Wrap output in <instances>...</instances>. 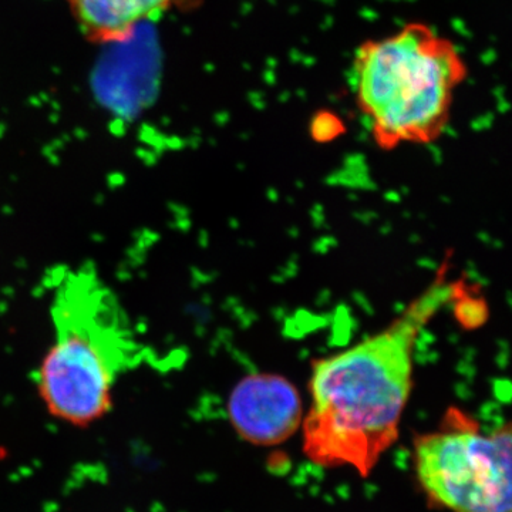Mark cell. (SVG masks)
<instances>
[{
	"label": "cell",
	"instance_id": "cell-3",
	"mask_svg": "<svg viewBox=\"0 0 512 512\" xmlns=\"http://www.w3.org/2000/svg\"><path fill=\"white\" fill-rule=\"evenodd\" d=\"M52 320L55 340L37 367V393L50 416L89 429L113 410L119 377L136 363V340L119 302L90 271L60 279Z\"/></svg>",
	"mask_w": 512,
	"mask_h": 512
},
{
	"label": "cell",
	"instance_id": "cell-5",
	"mask_svg": "<svg viewBox=\"0 0 512 512\" xmlns=\"http://www.w3.org/2000/svg\"><path fill=\"white\" fill-rule=\"evenodd\" d=\"M227 410L238 436L259 447L285 443L303 421L298 390L278 375L244 377L229 394Z\"/></svg>",
	"mask_w": 512,
	"mask_h": 512
},
{
	"label": "cell",
	"instance_id": "cell-1",
	"mask_svg": "<svg viewBox=\"0 0 512 512\" xmlns=\"http://www.w3.org/2000/svg\"><path fill=\"white\" fill-rule=\"evenodd\" d=\"M447 271L446 261L382 332L313 365L311 409L302 421L303 454L311 463L350 467L366 478L399 439L417 339L456 292Z\"/></svg>",
	"mask_w": 512,
	"mask_h": 512
},
{
	"label": "cell",
	"instance_id": "cell-2",
	"mask_svg": "<svg viewBox=\"0 0 512 512\" xmlns=\"http://www.w3.org/2000/svg\"><path fill=\"white\" fill-rule=\"evenodd\" d=\"M356 106L377 147L436 143L447 130L468 66L453 40L409 22L357 47L352 67Z\"/></svg>",
	"mask_w": 512,
	"mask_h": 512
},
{
	"label": "cell",
	"instance_id": "cell-7",
	"mask_svg": "<svg viewBox=\"0 0 512 512\" xmlns=\"http://www.w3.org/2000/svg\"><path fill=\"white\" fill-rule=\"evenodd\" d=\"M453 301L456 303V316L458 322L464 328L474 329L483 325L487 320L488 309L483 299H478L476 296L468 293L466 285L457 282L456 292H454ZM451 301V302H453Z\"/></svg>",
	"mask_w": 512,
	"mask_h": 512
},
{
	"label": "cell",
	"instance_id": "cell-8",
	"mask_svg": "<svg viewBox=\"0 0 512 512\" xmlns=\"http://www.w3.org/2000/svg\"><path fill=\"white\" fill-rule=\"evenodd\" d=\"M346 131L345 123L338 114L329 110H320L309 123V134L316 143L326 144L338 140Z\"/></svg>",
	"mask_w": 512,
	"mask_h": 512
},
{
	"label": "cell",
	"instance_id": "cell-4",
	"mask_svg": "<svg viewBox=\"0 0 512 512\" xmlns=\"http://www.w3.org/2000/svg\"><path fill=\"white\" fill-rule=\"evenodd\" d=\"M511 424L491 433L458 407L437 429L414 437L413 467L431 507L448 512H512Z\"/></svg>",
	"mask_w": 512,
	"mask_h": 512
},
{
	"label": "cell",
	"instance_id": "cell-6",
	"mask_svg": "<svg viewBox=\"0 0 512 512\" xmlns=\"http://www.w3.org/2000/svg\"><path fill=\"white\" fill-rule=\"evenodd\" d=\"M70 18L86 42L123 45L147 23L170 13L195 12L205 0H64Z\"/></svg>",
	"mask_w": 512,
	"mask_h": 512
}]
</instances>
